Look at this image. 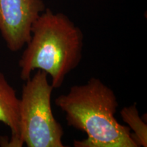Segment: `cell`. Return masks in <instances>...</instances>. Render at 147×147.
Returning <instances> with one entry per match:
<instances>
[{
  "label": "cell",
  "mask_w": 147,
  "mask_h": 147,
  "mask_svg": "<svg viewBox=\"0 0 147 147\" xmlns=\"http://www.w3.org/2000/svg\"><path fill=\"white\" fill-rule=\"evenodd\" d=\"M55 104L65 113L67 125L87 134L86 139L74 140V146L138 147L129 127L115 118L119 106L115 93L100 79L72 86Z\"/></svg>",
  "instance_id": "cell-1"
},
{
  "label": "cell",
  "mask_w": 147,
  "mask_h": 147,
  "mask_svg": "<svg viewBox=\"0 0 147 147\" xmlns=\"http://www.w3.org/2000/svg\"><path fill=\"white\" fill-rule=\"evenodd\" d=\"M83 45L81 29L65 14L47 8L33 25L31 39L18 61L21 80L40 69L51 76L54 89L61 87L81 61Z\"/></svg>",
  "instance_id": "cell-2"
},
{
  "label": "cell",
  "mask_w": 147,
  "mask_h": 147,
  "mask_svg": "<svg viewBox=\"0 0 147 147\" xmlns=\"http://www.w3.org/2000/svg\"><path fill=\"white\" fill-rule=\"evenodd\" d=\"M54 88L48 74L38 69L25 80L20 98V133L27 147H64L63 127L56 120L51 107Z\"/></svg>",
  "instance_id": "cell-3"
},
{
  "label": "cell",
  "mask_w": 147,
  "mask_h": 147,
  "mask_svg": "<svg viewBox=\"0 0 147 147\" xmlns=\"http://www.w3.org/2000/svg\"><path fill=\"white\" fill-rule=\"evenodd\" d=\"M46 8L43 0H0V34L11 52L25 47L33 25Z\"/></svg>",
  "instance_id": "cell-4"
},
{
  "label": "cell",
  "mask_w": 147,
  "mask_h": 147,
  "mask_svg": "<svg viewBox=\"0 0 147 147\" xmlns=\"http://www.w3.org/2000/svg\"><path fill=\"white\" fill-rule=\"evenodd\" d=\"M0 122L10 128L11 137L6 146H23L20 133V98L15 89L0 72Z\"/></svg>",
  "instance_id": "cell-5"
},
{
  "label": "cell",
  "mask_w": 147,
  "mask_h": 147,
  "mask_svg": "<svg viewBox=\"0 0 147 147\" xmlns=\"http://www.w3.org/2000/svg\"><path fill=\"white\" fill-rule=\"evenodd\" d=\"M120 115L125 123L128 124L129 128L132 130V138L138 147L147 146V125L140 117L136 104L125 106L121 110Z\"/></svg>",
  "instance_id": "cell-6"
}]
</instances>
